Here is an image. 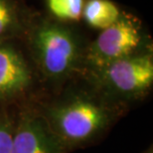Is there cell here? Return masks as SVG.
I'll use <instances>...</instances> for the list:
<instances>
[{
    "mask_svg": "<svg viewBox=\"0 0 153 153\" xmlns=\"http://www.w3.org/2000/svg\"><path fill=\"white\" fill-rule=\"evenodd\" d=\"M52 131L58 138L71 143L85 142L108 125V111L100 103L76 97L50 111Z\"/></svg>",
    "mask_w": 153,
    "mask_h": 153,
    "instance_id": "cell-1",
    "label": "cell"
},
{
    "mask_svg": "<svg viewBox=\"0 0 153 153\" xmlns=\"http://www.w3.org/2000/svg\"><path fill=\"white\" fill-rule=\"evenodd\" d=\"M33 48L42 70L52 78L69 74L79 56L78 44L72 33L54 24H45L36 30Z\"/></svg>",
    "mask_w": 153,
    "mask_h": 153,
    "instance_id": "cell-2",
    "label": "cell"
},
{
    "mask_svg": "<svg viewBox=\"0 0 153 153\" xmlns=\"http://www.w3.org/2000/svg\"><path fill=\"white\" fill-rule=\"evenodd\" d=\"M141 41L138 27L128 18L119 17L115 23L103 29L90 49L94 66L105 68L109 64L131 56Z\"/></svg>",
    "mask_w": 153,
    "mask_h": 153,
    "instance_id": "cell-3",
    "label": "cell"
},
{
    "mask_svg": "<svg viewBox=\"0 0 153 153\" xmlns=\"http://www.w3.org/2000/svg\"><path fill=\"white\" fill-rule=\"evenodd\" d=\"M103 70L108 85L120 94H141L153 82V61L149 55L122 58Z\"/></svg>",
    "mask_w": 153,
    "mask_h": 153,
    "instance_id": "cell-4",
    "label": "cell"
},
{
    "mask_svg": "<svg viewBox=\"0 0 153 153\" xmlns=\"http://www.w3.org/2000/svg\"><path fill=\"white\" fill-rule=\"evenodd\" d=\"M10 153H61V146L46 122L24 115L15 126Z\"/></svg>",
    "mask_w": 153,
    "mask_h": 153,
    "instance_id": "cell-5",
    "label": "cell"
},
{
    "mask_svg": "<svg viewBox=\"0 0 153 153\" xmlns=\"http://www.w3.org/2000/svg\"><path fill=\"white\" fill-rule=\"evenodd\" d=\"M31 82L28 65L16 49L0 43V100L22 94Z\"/></svg>",
    "mask_w": 153,
    "mask_h": 153,
    "instance_id": "cell-6",
    "label": "cell"
},
{
    "mask_svg": "<svg viewBox=\"0 0 153 153\" xmlns=\"http://www.w3.org/2000/svg\"><path fill=\"white\" fill-rule=\"evenodd\" d=\"M82 16L90 26L100 30L108 28L120 17L117 6L109 0H88Z\"/></svg>",
    "mask_w": 153,
    "mask_h": 153,
    "instance_id": "cell-7",
    "label": "cell"
},
{
    "mask_svg": "<svg viewBox=\"0 0 153 153\" xmlns=\"http://www.w3.org/2000/svg\"><path fill=\"white\" fill-rule=\"evenodd\" d=\"M52 14L61 20L76 21L82 14L84 0H47Z\"/></svg>",
    "mask_w": 153,
    "mask_h": 153,
    "instance_id": "cell-8",
    "label": "cell"
},
{
    "mask_svg": "<svg viewBox=\"0 0 153 153\" xmlns=\"http://www.w3.org/2000/svg\"><path fill=\"white\" fill-rule=\"evenodd\" d=\"M15 21L16 14L11 0H0V38L13 28Z\"/></svg>",
    "mask_w": 153,
    "mask_h": 153,
    "instance_id": "cell-9",
    "label": "cell"
},
{
    "mask_svg": "<svg viewBox=\"0 0 153 153\" xmlns=\"http://www.w3.org/2000/svg\"><path fill=\"white\" fill-rule=\"evenodd\" d=\"M15 126L7 115H0V153H10Z\"/></svg>",
    "mask_w": 153,
    "mask_h": 153,
    "instance_id": "cell-10",
    "label": "cell"
}]
</instances>
